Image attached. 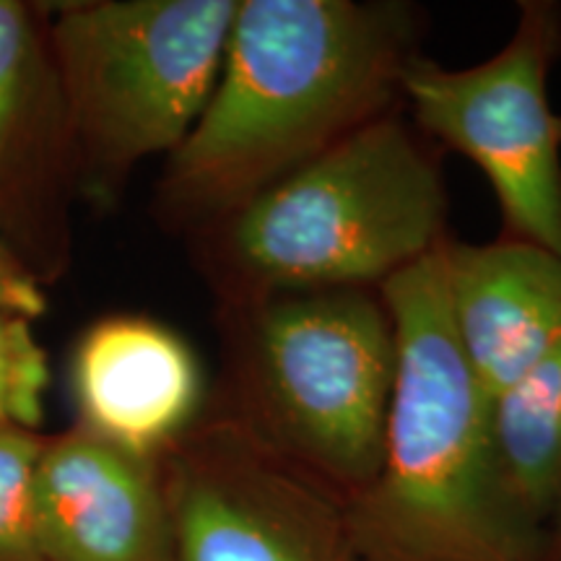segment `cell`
<instances>
[{
  "label": "cell",
  "instance_id": "2e32d148",
  "mask_svg": "<svg viewBox=\"0 0 561 561\" xmlns=\"http://www.w3.org/2000/svg\"><path fill=\"white\" fill-rule=\"evenodd\" d=\"M541 561H561V504H559V510L553 512L549 525H546V541H543Z\"/></svg>",
  "mask_w": 561,
  "mask_h": 561
},
{
  "label": "cell",
  "instance_id": "3957f363",
  "mask_svg": "<svg viewBox=\"0 0 561 561\" xmlns=\"http://www.w3.org/2000/svg\"><path fill=\"white\" fill-rule=\"evenodd\" d=\"M439 159L403 107L201 229L221 305L382 289L447 242Z\"/></svg>",
  "mask_w": 561,
  "mask_h": 561
},
{
  "label": "cell",
  "instance_id": "277c9868",
  "mask_svg": "<svg viewBox=\"0 0 561 561\" xmlns=\"http://www.w3.org/2000/svg\"><path fill=\"white\" fill-rule=\"evenodd\" d=\"M224 398L216 416L339 496L382 460L398 375L396 320L380 289L278 294L221 305Z\"/></svg>",
  "mask_w": 561,
  "mask_h": 561
},
{
  "label": "cell",
  "instance_id": "8fae6325",
  "mask_svg": "<svg viewBox=\"0 0 561 561\" xmlns=\"http://www.w3.org/2000/svg\"><path fill=\"white\" fill-rule=\"evenodd\" d=\"M489 424L512 500L546 528L561 504V343L491 398Z\"/></svg>",
  "mask_w": 561,
  "mask_h": 561
},
{
  "label": "cell",
  "instance_id": "7c38bea8",
  "mask_svg": "<svg viewBox=\"0 0 561 561\" xmlns=\"http://www.w3.org/2000/svg\"><path fill=\"white\" fill-rule=\"evenodd\" d=\"M47 442L0 426V561H45L34 520V481Z\"/></svg>",
  "mask_w": 561,
  "mask_h": 561
},
{
  "label": "cell",
  "instance_id": "9c48e42d",
  "mask_svg": "<svg viewBox=\"0 0 561 561\" xmlns=\"http://www.w3.org/2000/svg\"><path fill=\"white\" fill-rule=\"evenodd\" d=\"M70 388L81 430L159 460L198 424L203 371L195 351L164 322L115 314L83 333Z\"/></svg>",
  "mask_w": 561,
  "mask_h": 561
},
{
  "label": "cell",
  "instance_id": "5b68a950",
  "mask_svg": "<svg viewBox=\"0 0 561 561\" xmlns=\"http://www.w3.org/2000/svg\"><path fill=\"white\" fill-rule=\"evenodd\" d=\"M240 0H102L53 26L62 100L96 185L191 136L219 81Z\"/></svg>",
  "mask_w": 561,
  "mask_h": 561
},
{
  "label": "cell",
  "instance_id": "ba28073f",
  "mask_svg": "<svg viewBox=\"0 0 561 561\" xmlns=\"http://www.w3.org/2000/svg\"><path fill=\"white\" fill-rule=\"evenodd\" d=\"M34 520L45 561H178L159 460L81 426L47 439Z\"/></svg>",
  "mask_w": 561,
  "mask_h": 561
},
{
  "label": "cell",
  "instance_id": "8992f818",
  "mask_svg": "<svg viewBox=\"0 0 561 561\" xmlns=\"http://www.w3.org/2000/svg\"><path fill=\"white\" fill-rule=\"evenodd\" d=\"M561 53V5L523 0L489 60L447 68L416 55L401 81L411 125L479 167L496 195L502 240L561 255V117L549 73Z\"/></svg>",
  "mask_w": 561,
  "mask_h": 561
},
{
  "label": "cell",
  "instance_id": "30bf717a",
  "mask_svg": "<svg viewBox=\"0 0 561 561\" xmlns=\"http://www.w3.org/2000/svg\"><path fill=\"white\" fill-rule=\"evenodd\" d=\"M453 333L486 401L561 343V255L528 242L442 244Z\"/></svg>",
  "mask_w": 561,
  "mask_h": 561
},
{
  "label": "cell",
  "instance_id": "6da1fadb",
  "mask_svg": "<svg viewBox=\"0 0 561 561\" xmlns=\"http://www.w3.org/2000/svg\"><path fill=\"white\" fill-rule=\"evenodd\" d=\"M421 37L405 0H240L214 94L159 185L164 214L206 229L401 110Z\"/></svg>",
  "mask_w": 561,
  "mask_h": 561
},
{
  "label": "cell",
  "instance_id": "5bb4252c",
  "mask_svg": "<svg viewBox=\"0 0 561 561\" xmlns=\"http://www.w3.org/2000/svg\"><path fill=\"white\" fill-rule=\"evenodd\" d=\"M34 30L21 3L0 0V167L9 159L32 100Z\"/></svg>",
  "mask_w": 561,
  "mask_h": 561
},
{
  "label": "cell",
  "instance_id": "52a82bcc",
  "mask_svg": "<svg viewBox=\"0 0 561 561\" xmlns=\"http://www.w3.org/2000/svg\"><path fill=\"white\" fill-rule=\"evenodd\" d=\"M159 468L178 561H367L339 496L216 413Z\"/></svg>",
  "mask_w": 561,
  "mask_h": 561
},
{
  "label": "cell",
  "instance_id": "9a60e30c",
  "mask_svg": "<svg viewBox=\"0 0 561 561\" xmlns=\"http://www.w3.org/2000/svg\"><path fill=\"white\" fill-rule=\"evenodd\" d=\"M0 310L21 318H39L47 310L45 294L3 248H0Z\"/></svg>",
  "mask_w": 561,
  "mask_h": 561
},
{
  "label": "cell",
  "instance_id": "7a4b0ae2",
  "mask_svg": "<svg viewBox=\"0 0 561 561\" xmlns=\"http://www.w3.org/2000/svg\"><path fill=\"white\" fill-rule=\"evenodd\" d=\"M450 240V237H447ZM398 333L382 460L346 517L367 561H541L512 500L489 401L453 333L442 248L382 286Z\"/></svg>",
  "mask_w": 561,
  "mask_h": 561
},
{
  "label": "cell",
  "instance_id": "4fadbf2b",
  "mask_svg": "<svg viewBox=\"0 0 561 561\" xmlns=\"http://www.w3.org/2000/svg\"><path fill=\"white\" fill-rule=\"evenodd\" d=\"M50 364L21 314L0 310V426L34 430L45 419Z\"/></svg>",
  "mask_w": 561,
  "mask_h": 561
}]
</instances>
